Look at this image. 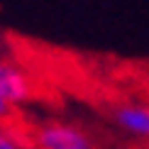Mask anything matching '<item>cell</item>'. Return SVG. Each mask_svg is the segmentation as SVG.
Masks as SVG:
<instances>
[{
	"label": "cell",
	"instance_id": "1",
	"mask_svg": "<svg viewBox=\"0 0 149 149\" xmlns=\"http://www.w3.org/2000/svg\"><path fill=\"white\" fill-rule=\"evenodd\" d=\"M32 142L39 149H95V142L69 122H44L32 132Z\"/></svg>",
	"mask_w": 149,
	"mask_h": 149
},
{
	"label": "cell",
	"instance_id": "2",
	"mask_svg": "<svg viewBox=\"0 0 149 149\" xmlns=\"http://www.w3.org/2000/svg\"><path fill=\"white\" fill-rule=\"evenodd\" d=\"M0 98L8 100L10 105L24 103L32 98V83L24 73L12 64L0 61Z\"/></svg>",
	"mask_w": 149,
	"mask_h": 149
},
{
	"label": "cell",
	"instance_id": "3",
	"mask_svg": "<svg viewBox=\"0 0 149 149\" xmlns=\"http://www.w3.org/2000/svg\"><path fill=\"white\" fill-rule=\"evenodd\" d=\"M113 120L127 132L139 134V137H149V108H142V105H115Z\"/></svg>",
	"mask_w": 149,
	"mask_h": 149
},
{
	"label": "cell",
	"instance_id": "4",
	"mask_svg": "<svg viewBox=\"0 0 149 149\" xmlns=\"http://www.w3.org/2000/svg\"><path fill=\"white\" fill-rule=\"evenodd\" d=\"M32 142H24L15 132V125H3L0 122V149H32Z\"/></svg>",
	"mask_w": 149,
	"mask_h": 149
},
{
	"label": "cell",
	"instance_id": "5",
	"mask_svg": "<svg viewBox=\"0 0 149 149\" xmlns=\"http://www.w3.org/2000/svg\"><path fill=\"white\" fill-rule=\"evenodd\" d=\"M32 149H39V147H32Z\"/></svg>",
	"mask_w": 149,
	"mask_h": 149
},
{
	"label": "cell",
	"instance_id": "6",
	"mask_svg": "<svg viewBox=\"0 0 149 149\" xmlns=\"http://www.w3.org/2000/svg\"><path fill=\"white\" fill-rule=\"evenodd\" d=\"M144 149H149V147H144Z\"/></svg>",
	"mask_w": 149,
	"mask_h": 149
}]
</instances>
